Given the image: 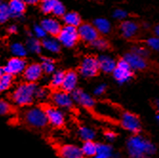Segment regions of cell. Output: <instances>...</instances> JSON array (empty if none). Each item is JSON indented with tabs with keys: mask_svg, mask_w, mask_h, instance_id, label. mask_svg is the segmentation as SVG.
Listing matches in <instances>:
<instances>
[{
	"mask_svg": "<svg viewBox=\"0 0 159 158\" xmlns=\"http://www.w3.org/2000/svg\"><path fill=\"white\" fill-rule=\"evenodd\" d=\"M48 92L45 89H37L35 92V97L36 98H43L46 96V93Z\"/></svg>",
	"mask_w": 159,
	"mask_h": 158,
	"instance_id": "cell-40",
	"label": "cell"
},
{
	"mask_svg": "<svg viewBox=\"0 0 159 158\" xmlns=\"http://www.w3.org/2000/svg\"><path fill=\"white\" fill-rule=\"evenodd\" d=\"M119 29H120V32L124 37L132 38L137 34L139 27L134 21H123L120 24Z\"/></svg>",
	"mask_w": 159,
	"mask_h": 158,
	"instance_id": "cell-19",
	"label": "cell"
},
{
	"mask_svg": "<svg viewBox=\"0 0 159 158\" xmlns=\"http://www.w3.org/2000/svg\"><path fill=\"white\" fill-rule=\"evenodd\" d=\"M104 135L109 139H114L115 137H116V133H114L113 132H105Z\"/></svg>",
	"mask_w": 159,
	"mask_h": 158,
	"instance_id": "cell-43",
	"label": "cell"
},
{
	"mask_svg": "<svg viewBox=\"0 0 159 158\" xmlns=\"http://www.w3.org/2000/svg\"><path fill=\"white\" fill-rule=\"evenodd\" d=\"M113 74V77L119 83H124L128 80H129L133 75L134 73L131 69V67L129 66V64L123 59L121 58L115 65V69L112 71Z\"/></svg>",
	"mask_w": 159,
	"mask_h": 158,
	"instance_id": "cell-7",
	"label": "cell"
},
{
	"mask_svg": "<svg viewBox=\"0 0 159 158\" xmlns=\"http://www.w3.org/2000/svg\"><path fill=\"white\" fill-rule=\"evenodd\" d=\"M10 18H11V12L8 4L1 2V4H0V24L6 23Z\"/></svg>",
	"mask_w": 159,
	"mask_h": 158,
	"instance_id": "cell-32",
	"label": "cell"
},
{
	"mask_svg": "<svg viewBox=\"0 0 159 158\" xmlns=\"http://www.w3.org/2000/svg\"><path fill=\"white\" fill-rule=\"evenodd\" d=\"M146 44L151 49L155 50V51H159V38H157V37L149 38L146 40Z\"/></svg>",
	"mask_w": 159,
	"mask_h": 158,
	"instance_id": "cell-37",
	"label": "cell"
},
{
	"mask_svg": "<svg viewBox=\"0 0 159 158\" xmlns=\"http://www.w3.org/2000/svg\"><path fill=\"white\" fill-rule=\"evenodd\" d=\"M78 75L77 73L74 70H68L65 71L63 82L61 85V91L66 93H73L76 89V84H77Z\"/></svg>",
	"mask_w": 159,
	"mask_h": 158,
	"instance_id": "cell-13",
	"label": "cell"
},
{
	"mask_svg": "<svg viewBox=\"0 0 159 158\" xmlns=\"http://www.w3.org/2000/svg\"><path fill=\"white\" fill-rule=\"evenodd\" d=\"M153 34L157 36V38L159 37V25H156L153 28Z\"/></svg>",
	"mask_w": 159,
	"mask_h": 158,
	"instance_id": "cell-44",
	"label": "cell"
},
{
	"mask_svg": "<svg viewBox=\"0 0 159 158\" xmlns=\"http://www.w3.org/2000/svg\"><path fill=\"white\" fill-rule=\"evenodd\" d=\"M123 59L129 64V66L131 67V69L134 70H146L149 68V63L147 62L146 58L134 53V52H127Z\"/></svg>",
	"mask_w": 159,
	"mask_h": 158,
	"instance_id": "cell-12",
	"label": "cell"
},
{
	"mask_svg": "<svg viewBox=\"0 0 159 158\" xmlns=\"http://www.w3.org/2000/svg\"><path fill=\"white\" fill-rule=\"evenodd\" d=\"M90 46H92L93 48H95L97 50H100V51H107V50L111 49V46L109 43V41H107L104 38H101V37H98L96 40L92 42Z\"/></svg>",
	"mask_w": 159,
	"mask_h": 158,
	"instance_id": "cell-29",
	"label": "cell"
},
{
	"mask_svg": "<svg viewBox=\"0 0 159 158\" xmlns=\"http://www.w3.org/2000/svg\"><path fill=\"white\" fill-rule=\"evenodd\" d=\"M98 66L99 70L104 71L105 74H111L115 69V65L116 63L112 60L109 56H100L98 57Z\"/></svg>",
	"mask_w": 159,
	"mask_h": 158,
	"instance_id": "cell-20",
	"label": "cell"
},
{
	"mask_svg": "<svg viewBox=\"0 0 159 158\" xmlns=\"http://www.w3.org/2000/svg\"><path fill=\"white\" fill-rule=\"evenodd\" d=\"M52 13L56 16L63 17L64 14H65V7H64V5L59 1H56L55 5H54V8L52 10Z\"/></svg>",
	"mask_w": 159,
	"mask_h": 158,
	"instance_id": "cell-36",
	"label": "cell"
},
{
	"mask_svg": "<svg viewBox=\"0 0 159 158\" xmlns=\"http://www.w3.org/2000/svg\"><path fill=\"white\" fill-rule=\"evenodd\" d=\"M41 67H42V70L43 73H45L47 74H52L54 70V64H53V60L47 58V57H42V63H41Z\"/></svg>",
	"mask_w": 159,
	"mask_h": 158,
	"instance_id": "cell-31",
	"label": "cell"
},
{
	"mask_svg": "<svg viewBox=\"0 0 159 158\" xmlns=\"http://www.w3.org/2000/svg\"><path fill=\"white\" fill-rule=\"evenodd\" d=\"M43 74L41 64L39 63H32L30 65H27L26 69L23 71V78L26 82L29 83H35Z\"/></svg>",
	"mask_w": 159,
	"mask_h": 158,
	"instance_id": "cell-14",
	"label": "cell"
},
{
	"mask_svg": "<svg viewBox=\"0 0 159 158\" xmlns=\"http://www.w3.org/2000/svg\"><path fill=\"white\" fill-rule=\"evenodd\" d=\"M63 21L65 22L66 26H70L78 28L82 24L81 17L79 16V13L76 11H70L64 14V16L62 17Z\"/></svg>",
	"mask_w": 159,
	"mask_h": 158,
	"instance_id": "cell-21",
	"label": "cell"
},
{
	"mask_svg": "<svg viewBox=\"0 0 159 158\" xmlns=\"http://www.w3.org/2000/svg\"><path fill=\"white\" fill-rule=\"evenodd\" d=\"M5 74V71H4V68L2 66H0V78H1L3 75Z\"/></svg>",
	"mask_w": 159,
	"mask_h": 158,
	"instance_id": "cell-46",
	"label": "cell"
},
{
	"mask_svg": "<svg viewBox=\"0 0 159 158\" xmlns=\"http://www.w3.org/2000/svg\"><path fill=\"white\" fill-rule=\"evenodd\" d=\"M79 133H80V136L81 138L84 140V141H90V140H93V137H94V133L93 130L91 129L87 128V127H79Z\"/></svg>",
	"mask_w": 159,
	"mask_h": 158,
	"instance_id": "cell-35",
	"label": "cell"
},
{
	"mask_svg": "<svg viewBox=\"0 0 159 158\" xmlns=\"http://www.w3.org/2000/svg\"><path fill=\"white\" fill-rule=\"evenodd\" d=\"M98 59L94 55H88L78 67V73L84 77H94L99 74Z\"/></svg>",
	"mask_w": 159,
	"mask_h": 158,
	"instance_id": "cell-5",
	"label": "cell"
},
{
	"mask_svg": "<svg viewBox=\"0 0 159 158\" xmlns=\"http://www.w3.org/2000/svg\"><path fill=\"white\" fill-rule=\"evenodd\" d=\"M41 46L43 48L47 49L48 51L52 52H59L61 48H60V43L57 42L54 39H51V38H44L41 41Z\"/></svg>",
	"mask_w": 159,
	"mask_h": 158,
	"instance_id": "cell-23",
	"label": "cell"
},
{
	"mask_svg": "<svg viewBox=\"0 0 159 158\" xmlns=\"http://www.w3.org/2000/svg\"><path fill=\"white\" fill-rule=\"evenodd\" d=\"M84 158H85V157H84Z\"/></svg>",
	"mask_w": 159,
	"mask_h": 158,
	"instance_id": "cell-49",
	"label": "cell"
},
{
	"mask_svg": "<svg viewBox=\"0 0 159 158\" xmlns=\"http://www.w3.org/2000/svg\"><path fill=\"white\" fill-rule=\"evenodd\" d=\"M73 98L75 100V101L81 105L83 108H85L87 111H92L94 108L95 102L94 100L86 93H84L83 90L81 89H75L73 93Z\"/></svg>",
	"mask_w": 159,
	"mask_h": 158,
	"instance_id": "cell-15",
	"label": "cell"
},
{
	"mask_svg": "<svg viewBox=\"0 0 159 158\" xmlns=\"http://www.w3.org/2000/svg\"><path fill=\"white\" fill-rule=\"evenodd\" d=\"M111 149L108 145L97 144V151L94 158H110Z\"/></svg>",
	"mask_w": 159,
	"mask_h": 158,
	"instance_id": "cell-30",
	"label": "cell"
},
{
	"mask_svg": "<svg viewBox=\"0 0 159 158\" xmlns=\"http://www.w3.org/2000/svg\"><path fill=\"white\" fill-rule=\"evenodd\" d=\"M7 31H8L9 34H16V33H17L18 29H17V26H16V25H11V26H9V28L7 29Z\"/></svg>",
	"mask_w": 159,
	"mask_h": 158,
	"instance_id": "cell-42",
	"label": "cell"
},
{
	"mask_svg": "<svg viewBox=\"0 0 159 158\" xmlns=\"http://www.w3.org/2000/svg\"><path fill=\"white\" fill-rule=\"evenodd\" d=\"M13 77L11 74H5L1 78H0V93H3L8 91L13 83Z\"/></svg>",
	"mask_w": 159,
	"mask_h": 158,
	"instance_id": "cell-28",
	"label": "cell"
},
{
	"mask_svg": "<svg viewBox=\"0 0 159 158\" xmlns=\"http://www.w3.org/2000/svg\"><path fill=\"white\" fill-rule=\"evenodd\" d=\"M0 4H1V2H0Z\"/></svg>",
	"mask_w": 159,
	"mask_h": 158,
	"instance_id": "cell-48",
	"label": "cell"
},
{
	"mask_svg": "<svg viewBox=\"0 0 159 158\" xmlns=\"http://www.w3.org/2000/svg\"><path fill=\"white\" fill-rule=\"evenodd\" d=\"M53 149L60 158H84L81 149L75 145H54Z\"/></svg>",
	"mask_w": 159,
	"mask_h": 158,
	"instance_id": "cell-8",
	"label": "cell"
},
{
	"mask_svg": "<svg viewBox=\"0 0 159 158\" xmlns=\"http://www.w3.org/2000/svg\"><path fill=\"white\" fill-rule=\"evenodd\" d=\"M52 101L58 107L73 110V101L70 96L62 91H53L51 93Z\"/></svg>",
	"mask_w": 159,
	"mask_h": 158,
	"instance_id": "cell-16",
	"label": "cell"
},
{
	"mask_svg": "<svg viewBox=\"0 0 159 158\" xmlns=\"http://www.w3.org/2000/svg\"><path fill=\"white\" fill-rule=\"evenodd\" d=\"M113 16L116 17V18H123V17H126L127 16V12L124 11H122V10H117V11H114Z\"/></svg>",
	"mask_w": 159,
	"mask_h": 158,
	"instance_id": "cell-39",
	"label": "cell"
},
{
	"mask_svg": "<svg viewBox=\"0 0 159 158\" xmlns=\"http://www.w3.org/2000/svg\"><path fill=\"white\" fill-rule=\"evenodd\" d=\"M25 3H26V5H37V4H39V2H37V1H26Z\"/></svg>",
	"mask_w": 159,
	"mask_h": 158,
	"instance_id": "cell-45",
	"label": "cell"
},
{
	"mask_svg": "<svg viewBox=\"0 0 159 158\" xmlns=\"http://www.w3.org/2000/svg\"><path fill=\"white\" fill-rule=\"evenodd\" d=\"M14 111L13 106H11L6 100L0 98V115H7Z\"/></svg>",
	"mask_w": 159,
	"mask_h": 158,
	"instance_id": "cell-33",
	"label": "cell"
},
{
	"mask_svg": "<svg viewBox=\"0 0 159 158\" xmlns=\"http://www.w3.org/2000/svg\"><path fill=\"white\" fill-rule=\"evenodd\" d=\"M26 46H27V49L30 50L31 52H35V53H40V51H41V42L33 37V36H30L27 41H26Z\"/></svg>",
	"mask_w": 159,
	"mask_h": 158,
	"instance_id": "cell-27",
	"label": "cell"
},
{
	"mask_svg": "<svg viewBox=\"0 0 159 158\" xmlns=\"http://www.w3.org/2000/svg\"><path fill=\"white\" fill-rule=\"evenodd\" d=\"M38 108L46 115L48 124L56 129H63L65 127V117L63 113L57 109V107L49 103H41L38 105Z\"/></svg>",
	"mask_w": 159,
	"mask_h": 158,
	"instance_id": "cell-4",
	"label": "cell"
},
{
	"mask_svg": "<svg viewBox=\"0 0 159 158\" xmlns=\"http://www.w3.org/2000/svg\"><path fill=\"white\" fill-rule=\"evenodd\" d=\"M34 32L35 35H36L38 38H42V39L46 38V33H45V31L41 28V26H37V25L34 26Z\"/></svg>",
	"mask_w": 159,
	"mask_h": 158,
	"instance_id": "cell-38",
	"label": "cell"
},
{
	"mask_svg": "<svg viewBox=\"0 0 159 158\" xmlns=\"http://www.w3.org/2000/svg\"><path fill=\"white\" fill-rule=\"evenodd\" d=\"M157 119L159 120V114H158V115H157Z\"/></svg>",
	"mask_w": 159,
	"mask_h": 158,
	"instance_id": "cell-47",
	"label": "cell"
},
{
	"mask_svg": "<svg viewBox=\"0 0 159 158\" xmlns=\"http://www.w3.org/2000/svg\"><path fill=\"white\" fill-rule=\"evenodd\" d=\"M58 42L67 48H71L75 46V44L79 40L77 28L70 27V26H64L62 27V30L57 36Z\"/></svg>",
	"mask_w": 159,
	"mask_h": 158,
	"instance_id": "cell-6",
	"label": "cell"
},
{
	"mask_svg": "<svg viewBox=\"0 0 159 158\" xmlns=\"http://www.w3.org/2000/svg\"><path fill=\"white\" fill-rule=\"evenodd\" d=\"M94 28L97 30V32L100 34H108L111 31V24L108 20L104 19V18H97L93 21Z\"/></svg>",
	"mask_w": 159,
	"mask_h": 158,
	"instance_id": "cell-24",
	"label": "cell"
},
{
	"mask_svg": "<svg viewBox=\"0 0 159 158\" xmlns=\"http://www.w3.org/2000/svg\"><path fill=\"white\" fill-rule=\"evenodd\" d=\"M55 2H56L55 0H46V1H41V2H39L38 5H39L40 10L43 12L48 14V13L52 12V10L54 8Z\"/></svg>",
	"mask_w": 159,
	"mask_h": 158,
	"instance_id": "cell-34",
	"label": "cell"
},
{
	"mask_svg": "<svg viewBox=\"0 0 159 158\" xmlns=\"http://www.w3.org/2000/svg\"><path fill=\"white\" fill-rule=\"evenodd\" d=\"M128 151L133 158H144L155 151V148L147 140L139 136H134L128 141Z\"/></svg>",
	"mask_w": 159,
	"mask_h": 158,
	"instance_id": "cell-2",
	"label": "cell"
},
{
	"mask_svg": "<svg viewBox=\"0 0 159 158\" xmlns=\"http://www.w3.org/2000/svg\"><path fill=\"white\" fill-rule=\"evenodd\" d=\"M121 125L125 130L133 132L134 133H139L140 129H141L138 116L132 112H129V111H125L122 114Z\"/></svg>",
	"mask_w": 159,
	"mask_h": 158,
	"instance_id": "cell-11",
	"label": "cell"
},
{
	"mask_svg": "<svg viewBox=\"0 0 159 158\" xmlns=\"http://www.w3.org/2000/svg\"><path fill=\"white\" fill-rule=\"evenodd\" d=\"M40 26L45 31L46 34H49L52 37H56V38L59 35L62 30V26L60 25V23L53 18H46L44 20H42Z\"/></svg>",
	"mask_w": 159,
	"mask_h": 158,
	"instance_id": "cell-17",
	"label": "cell"
},
{
	"mask_svg": "<svg viewBox=\"0 0 159 158\" xmlns=\"http://www.w3.org/2000/svg\"><path fill=\"white\" fill-rule=\"evenodd\" d=\"M105 91H106V85L103 84V85L98 86V87L94 90V93L99 95V94H102L103 93H105Z\"/></svg>",
	"mask_w": 159,
	"mask_h": 158,
	"instance_id": "cell-41",
	"label": "cell"
},
{
	"mask_svg": "<svg viewBox=\"0 0 159 158\" xmlns=\"http://www.w3.org/2000/svg\"><path fill=\"white\" fill-rule=\"evenodd\" d=\"M36 90L35 83L24 82L17 86V88L11 93V100L19 107L31 106L34 103Z\"/></svg>",
	"mask_w": 159,
	"mask_h": 158,
	"instance_id": "cell-1",
	"label": "cell"
},
{
	"mask_svg": "<svg viewBox=\"0 0 159 158\" xmlns=\"http://www.w3.org/2000/svg\"><path fill=\"white\" fill-rule=\"evenodd\" d=\"M81 151L84 156H88V157L95 156L96 151H97V144L94 143L93 140L84 141L83 146L81 148Z\"/></svg>",
	"mask_w": 159,
	"mask_h": 158,
	"instance_id": "cell-22",
	"label": "cell"
},
{
	"mask_svg": "<svg viewBox=\"0 0 159 158\" xmlns=\"http://www.w3.org/2000/svg\"><path fill=\"white\" fill-rule=\"evenodd\" d=\"M77 33L79 39L88 43V44H91L92 42L100 37L99 33L94 28V26L91 23H82L77 28Z\"/></svg>",
	"mask_w": 159,
	"mask_h": 158,
	"instance_id": "cell-9",
	"label": "cell"
},
{
	"mask_svg": "<svg viewBox=\"0 0 159 158\" xmlns=\"http://www.w3.org/2000/svg\"><path fill=\"white\" fill-rule=\"evenodd\" d=\"M27 67V62L25 58L21 57H11L8 60L6 65L3 67L5 74H11L12 76L17 75L19 74H23L24 70Z\"/></svg>",
	"mask_w": 159,
	"mask_h": 158,
	"instance_id": "cell-10",
	"label": "cell"
},
{
	"mask_svg": "<svg viewBox=\"0 0 159 158\" xmlns=\"http://www.w3.org/2000/svg\"><path fill=\"white\" fill-rule=\"evenodd\" d=\"M10 50H11V52L13 54L14 57H21V58H24V57L27 55L26 47L18 42L12 43V44L10 46Z\"/></svg>",
	"mask_w": 159,
	"mask_h": 158,
	"instance_id": "cell-26",
	"label": "cell"
},
{
	"mask_svg": "<svg viewBox=\"0 0 159 158\" xmlns=\"http://www.w3.org/2000/svg\"><path fill=\"white\" fill-rule=\"evenodd\" d=\"M8 7L11 12V17L14 18L21 17L27 9L26 3L24 1H20V0H11L8 3Z\"/></svg>",
	"mask_w": 159,
	"mask_h": 158,
	"instance_id": "cell-18",
	"label": "cell"
},
{
	"mask_svg": "<svg viewBox=\"0 0 159 158\" xmlns=\"http://www.w3.org/2000/svg\"><path fill=\"white\" fill-rule=\"evenodd\" d=\"M64 74L65 71L64 70H59L56 71V73L53 74L52 81L50 83V89L53 92V91H58V89L61 88V85L63 82V78H64Z\"/></svg>",
	"mask_w": 159,
	"mask_h": 158,
	"instance_id": "cell-25",
	"label": "cell"
},
{
	"mask_svg": "<svg viewBox=\"0 0 159 158\" xmlns=\"http://www.w3.org/2000/svg\"><path fill=\"white\" fill-rule=\"evenodd\" d=\"M22 120L28 128L34 130H42L48 125L46 115L38 107L27 109L22 114Z\"/></svg>",
	"mask_w": 159,
	"mask_h": 158,
	"instance_id": "cell-3",
	"label": "cell"
}]
</instances>
